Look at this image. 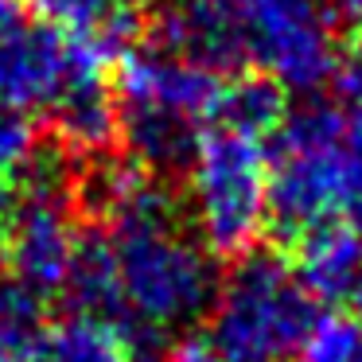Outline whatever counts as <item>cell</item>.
<instances>
[{
    "label": "cell",
    "mask_w": 362,
    "mask_h": 362,
    "mask_svg": "<svg viewBox=\"0 0 362 362\" xmlns=\"http://www.w3.org/2000/svg\"><path fill=\"white\" fill-rule=\"evenodd\" d=\"M156 47L211 71L250 66L288 94H312L339 66L335 0H172L156 16Z\"/></svg>",
    "instance_id": "6da1fadb"
},
{
    "label": "cell",
    "mask_w": 362,
    "mask_h": 362,
    "mask_svg": "<svg viewBox=\"0 0 362 362\" xmlns=\"http://www.w3.org/2000/svg\"><path fill=\"white\" fill-rule=\"evenodd\" d=\"M129 320L148 331H183L211 315L218 296V265L183 211L156 180L110 222Z\"/></svg>",
    "instance_id": "7a4b0ae2"
},
{
    "label": "cell",
    "mask_w": 362,
    "mask_h": 362,
    "mask_svg": "<svg viewBox=\"0 0 362 362\" xmlns=\"http://www.w3.org/2000/svg\"><path fill=\"white\" fill-rule=\"evenodd\" d=\"M331 218L362 230V121L312 102L269 141V222L292 242Z\"/></svg>",
    "instance_id": "3957f363"
},
{
    "label": "cell",
    "mask_w": 362,
    "mask_h": 362,
    "mask_svg": "<svg viewBox=\"0 0 362 362\" xmlns=\"http://www.w3.org/2000/svg\"><path fill=\"white\" fill-rule=\"evenodd\" d=\"M226 82L218 71L168 47H129L113 78L117 136L148 175H168L191 164L199 136L211 129Z\"/></svg>",
    "instance_id": "277c9868"
},
{
    "label": "cell",
    "mask_w": 362,
    "mask_h": 362,
    "mask_svg": "<svg viewBox=\"0 0 362 362\" xmlns=\"http://www.w3.org/2000/svg\"><path fill=\"white\" fill-rule=\"evenodd\" d=\"M320 320L312 292L276 250H250L222 276L211 308V351L222 362H292Z\"/></svg>",
    "instance_id": "5b68a950"
},
{
    "label": "cell",
    "mask_w": 362,
    "mask_h": 362,
    "mask_svg": "<svg viewBox=\"0 0 362 362\" xmlns=\"http://www.w3.org/2000/svg\"><path fill=\"white\" fill-rule=\"evenodd\" d=\"M187 211L214 257L257 250L269 226V141L211 125L187 164Z\"/></svg>",
    "instance_id": "8992f818"
},
{
    "label": "cell",
    "mask_w": 362,
    "mask_h": 362,
    "mask_svg": "<svg viewBox=\"0 0 362 362\" xmlns=\"http://www.w3.org/2000/svg\"><path fill=\"white\" fill-rule=\"evenodd\" d=\"M133 43L113 35H78L20 16L0 32V105L12 113H55L78 82L110 74Z\"/></svg>",
    "instance_id": "52a82bcc"
},
{
    "label": "cell",
    "mask_w": 362,
    "mask_h": 362,
    "mask_svg": "<svg viewBox=\"0 0 362 362\" xmlns=\"http://www.w3.org/2000/svg\"><path fill=\"white\" fill-rule=\"evenodd\" d=\"M78 199L71 168L59 152L43 148L20 175V226L8 250V276L40 300L63 292L78 257Z\"/></svg>",
    "instance_id": "ba28073f"
},
{
    "label": "cell",
    "mask_w": 362,
    "mask_h": 362,
    "mask_svg": "<svg viewBox=\"0 0 362 362\" xmlns=\"http://www.w3.org/2000/svg\"><path fill=\"white\" fill-rule=\"evenodd\" d=\"M292 245H296L292 269L300 284L312 292V300L343 304L354 296V284L362 276V230L354 222H320L300 238H292Z\"/></svg>",
    "instance_id": "9c48e42d"
},
{
    "label": "cell",
    "mask_w": 362,
    "mask_h": 362,
    "mask_svg": "<svg viewBox=\"0 0 362 362\" xmlns=\"http://www.w3.org/2000/svg\"><path fill=\"white\" fill-rule=\"evenodd\" d=\"M63 296L78 315H94V320H110L125 327L129 308L125 292H121L117 261H113L110 238L105 234H86L78 245V257L71 265V276L63 284Z\"/></svg>",
    "instance_id": "30bf717a"
},
{
    "label": "cell",
    "mask_w": 362,
    "mask_h": 362,
    "mask_svg": "<svg viewBox=\"0 0 362 362\" xmlns=\"http://www.w3.org/2000/svg\"><path fill=\"white\" fill-rule=\"evenodd\" d=\"M40 362H136V346L121 323L71 312L47 327Z\"/></svg>",
    "instance_id": "8fae6325"
},
{
    "label": "cell",
    "mask_w": 362,
    "mask_h": 362,
    "mask_svg": "<svg viewBox=\"0 0 362 362\" xmlns=\"http://www.w3.org/2000/svg\"><path fill=\"white\" fill-rule=\"evenodd\" d=\"M288 117V102H284V90L269 78H257V74H245V78H234L222 86L218 110H214L211 125L234 129V133L257 136V141H273L276 129Z\"/></svg>",
    "instance_id": "7c38bea8"
},
{
    "label": "cell",
    "mask_w": 362,
    "mask_h": 362,
    "mask_svg": "<svg viewBox=\"0 0 362 362\" xmlns=\"http://www.w3.org/2000/svg\"><path fill=\"white\" fill-rule=\"evenodd\" d=\"M43 24L78 35H113L133 43V12L141 0H28Z\"/></svg>",
    "instance_id": "4fadbf2b"
},
{
    "label": "cell",
    "mask_w": 362,
    "mask_h": 362,
    "mask_svg": "<svg viewBox=\"0 0 362 362\" xmlns=\"http://www.w3.org/2000/svg\"><path fill=\"white\" fill-rule=\"evenodd\" d=\"M43 335V300L12 276L0 281V362H40Z\"/></svg>",
    "instance_id": "5bb4252c"
},
{
    "label": "cell",
    "mask_w": 362,
    "mask_h": 362,
    "mask_svg": "<svg viewBox=\"0 0 362 362\" xmlns=\"http://www.w3.org/2000/svg\"><path fill=\"white\" fill-rule=\"evenodd\" d=\"M296 362H362V323L343 312H320Z\"/></svg>",
    "instance_id": "9a60e30c"
},
{
    "label": "cell",
    "mask_w": 362,
    "mask_h": 362,
    "mask_svg": "<svg viewBox=\"0 0 362 362\" xmlns=\"http://www.w3.org/2000/svg\"><path fill=\"white\" fill-rule=\"evenodd\" d=\"M40 141H35V125L24 113H12L0 105V180H20L40 156Z\"/></svg>",
    "instance_id": "2e32d148"
},
{
    "label": "cell",
    "mask_w": 362,
    "mask_h": 362,
    "mask_svg": "<svg viewBox=\"0 0 362 362\" xmlns=\"http://www.w3.org/2000/svg\"><path fill=\"white\" fill-rule=\"evenodd\" d=\"M335 90H339V102H343L346 113L362 121V32L354 35V43L339 55L335 66Z\"/></svg>",
    "instance_id": "e0dca14e"
},
{
    "label": "cell",
    "mask_w": 362,
    "mask_h": 362,
    "mask_svg": "<svg viewBox=\"0 0 362 362\" xmlns=\"http://www.w3.org/2000/svg\"><path fill=\"white\" fill-rule=\"evenodd\" d=\"M16 226H20V180H0V269L8 265Z\"/></svg>",
    "instance_id": "ac0fdd59"
},
{
    "label": "cell",
    "mask_w": 362,
    "mask_h": 362,
    "mask_svg": "<svg viewBox=\"0 0 362 362\" xmlns=\"http://www.w3.org/2000/svg\"><path fill=\"white\" fill-rule=\"evenodd\" d=\"M168 362H222V358L211 351L206 339H183V343L172 351V358H168Z\"/></svg>",
    "instance_id": "d6986e66"
},
{
    "label": "cell",
    "mask_w": 362,
    "mask_h": 362,
    "mask_svg": "<svg viewBox=\"0 0 362 362\" xmlns=\"http://www.w3.org/2000/svg\"><path fill=\"white\" fill-rule=\"evenodd\" d=\"M20 20V0H0V32Z\"/></svg>",
    "instance_id": "ffe728a7"
},
{
    "label": "cell",
    "mask_w": 362,
    "mask_h": 362,
    "mask_svg": "<svg viewBox=\"0 0 362 362\" xmlns=\"http://www.w3.org/2000/svg\"><path fill=\"white\" fill-rule=\"evenodd\" d=\"M335 8L346 12V16H358L362 20V0H335Z\"/></svg>",
    "instance_id": "44dd1931"
},
{
    "label": "cell",
    "mask_w": 362,
    "mask_h": 362,
    "mask_svg": "<svg viewBox=\"0 0 362 362\" xmlns=\"http://www.w3.org/2000/svg\"><path fill=\"white\" fill-rule=\"evenodd\" d=\"M351 304H354V320L362 323V276H358V284H354V296H351Z\"/></svg>",
    "instance_id": "7402d4cb"
}]
</instances>
